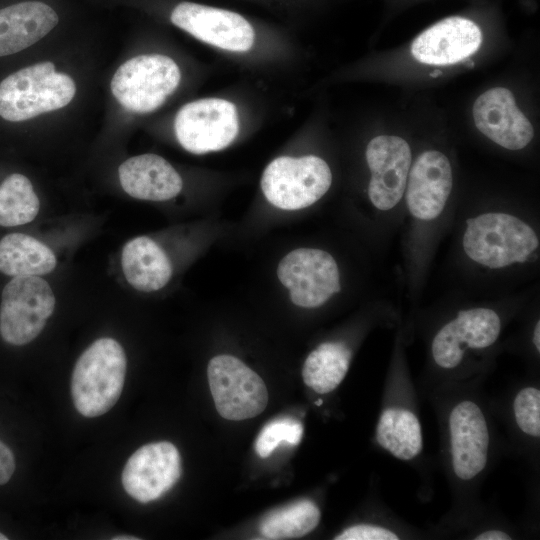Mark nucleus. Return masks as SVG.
I'll use <instances>...</instances> for the list:
<instances>
[{
	"instance_id": "nucleus-1",
	"label": "nucleus",
	"mask_w": 540,
	"mask_h": 540,
	"mask_svg": "<svg viewBox=\"0 0 540 540\" xmlns=\"http://www.w3.org/2000/svg\"><path fill=\"white\" fill-rule=\"evenodd\" d=\"M126 355L118 341L104 337L94 341L78 358L71 379L76 410L85 417L108 412L124 386Z\"/></svg>"
},
{
	"instance_id": "nucleus-2",
	"label": "nucleus",
	"mask_w": 540,
	"mask_h": 540,
	"mask_svg": "<svg viewBox=\"0 0 540 540\" xmlns=\"http://www.w3.org/2000/svg\"><path fill=\"white\" fill-rule=\"evenodd\" d=\"M75 92L73 79L56 72L52 62L36 63L1 81L0 116L11 122L25 121L65 107Z\"/></svg>"
},
{
	"instance_id": "nucleus-3",
	"label": "nucleus",
	"mask_w": 540,
	"mask_h": 540,
	"mask_svg": "<svg viewBox=\"0 0 540 540\" xmlns=\"http://www.w3.org/2000/svg\"><path fill=\"white\" fill-rule=\"evenodd\" d=\"M463 249L474 262L491 269L526 262L538 248L535 231L516 216L490 212L466 222Z\"/></svg>"
},
{
	"instance_id": "nucleus-4",
	"label": "nucleus",
	"mask_w": 540,
	"mask_h": 540,
	"mask_svg": "<svg viewBox=\"0 0 540 540\" xmlns=\"http://www.w3.org/2000/svg\"><path fill=\"white\" fill-rule=\"evenodd\" d=\"M181 79L173 59L160 54L139 55L124 62L111 80V91L127 110L148 113L159 108Z\"/></svg>"
},
{
	"instance_id": "nucleus-5",
	"label": "nucleus",
	"mask_w": 540,
	"mask_h": 540,
	"mask_svg": "<svg viewBox=\"0 0 540 540\" xmlns=\"http://www.w3.org/2000/svg\"><path fill=\"white\" fill-rule=\"evenodd\" d=\"M331 183L328 164L314 155L278 157L268 164L261 178L266 199L283 210H299L314 204Z\"/></svg>"
},
{
	"instance_id": "nucleus-6",
	"label": "nucleus",
	"mask_w": 540,
	"mask_h": 540,
	"mask_svg": "<svg viewBox=\"0 0 540 540\" xmlns=\"http://www.w3.org/2000/svg\"><path fill=\"white\" fill-rule=\"evenodd\" d=\"M55 302L49 283L40 276L14 277L1 294V338L14 346L30 343L53 314Z\"/></svg>"
},
{
	"instance_id": "nucleus-7",
	"label": "nucleus",
	"mask_w": 540,
	"mask_h": 540,
	"mask_svg": "<svg viewBox=\"0 0 540 540\" xmlns=\"http://www.w3.org/2000/svg\"><path fill=\"white\" fill-rule=\"evenodd\" d=\"M215 407L223 418L240 421L258 416L268 403L262 378L231 355L213 357L207 368Z\"/></svg>"
},
{
	"instance_id": "nucleus-8",
	"label": "nucleus",
	"mask_w": 540,
	"mask_h": 540,
	"mask_svg": "<svg viewBox=\"0 0 540 540\" xmlns=\"http://www.w3.org/2000/svg\"><path fill=\"white\" fill-rule=\"evenodd\" d=\"M174 129L181 146L191 153L219 151L229 146L238 134V112L225 99L195 100L179 109Z\"/></svg>"
},
{
	"instance_id": "nucleus-9",
	"label": "nucleus",
	"mask_w": 540,
	"mask_h": 540,
	"mask_svg": "<svg viewBox=\"0 0 540 540\" xmlns=\"http://www.w3.org/2000/svg\"><path fill=\"white\" fill-rule=\"evenodd\" d=\"M277 275L299 307H319L341 290L336 261L320 249L299 248L286 254L278 264Z\"/></svg>"
},
{
	"instance_id": "nucleus-10",
	"label": "nucleus",
	"mask_w": 540,
	"mask_h": 540,
	"mask_svg": "<svg viewBox=\"0 0 540 540\" xmlns=\"http://www.w3.org/2000/svg\"><path fill=\"white\" fill-rule=\"evenodd\" d=\"M449 451L454 475L471 481L486 468L490 433L481 407L473 400L456 403L448 416Z\"/></svg>"
},
{
	"instance_id": "nucleus-11",
	"label": "nucleus",
	"mask_w": 540,
	"mask_h": 540,
	"mask_svg": "<svg viewBox=\"0 0 540 540\" xmlns=\"http://www.w3.org/2000/svg\"><path fill=\"white\" fill-rule=\"evenodd\" d=\"M181 457L167 441L146 444L128 459L122 472L126 493L140 503L161 498L181 476Z\"/></svg>"
},
{
	"instance_id": "nucleus-12",
	"label": "nucleus",
	"mask_w": 540,
	"mask_h": 540,
	"mask_svg": "<svg viewBox=\"0 0 540 540\" xmlns=\"http://www.w3.org/2000/svg\"><path fill=\"white\" fill-rule=\"evenodd\" d=\"M501 332L499 315L489 308L460 311L435 335L431 345L437 366L451 370L463 361L466 351L485 349L493 345Z\"/></svg>"
},
{
	"instance_id": "nucleus-13",
	"label": "nucleus",
	"mask_w": 540,
	"mask_h": 540,
	"mask_svg": "<svg viewBox=\"0 0 540 540\" xmlns=\"http://www.w3.org/2000/svg\"><path fill=\"white\" fill-rule=\"evenodd\" d=\"M171 22L195 38L232 52L248 51L255 39L251 24L240 14L192 2L178 4Z\"/></svg>"
},
{
	"instance_id": "nucleus-14",
	"label": "nucleus",
	"mask_w": 540,
	"mask_h": 540,
	"mask_svg": "<svg viewBox=\"0 0 540 540\" xmlns=\"http://www.w3.org/2000/svg\"><path fill=\"white\" fill-rule=\"evenodd\" d=\"M411 159L408 143L398 136L380 135L368 143L366 161L371 171L368 195L377 209L390 210L401 200Z\"/></svg>"
},
{
	"instance_id": "nucleus-15",
	"label": "nucleus",
	"mask_w": 540,
	"mask_h": 540,
	"mask_svg": "<svg viewBox=\"0 0 540 540\" xmlns=\"http://www.w3.org/2000/svg\"><path fill=\"white\" fill-rule=\"evenodd\" d=\"M478 130L490 140L509 150H520L534 136L530 121L517 107L512 92L504 87L482 93L472 108Z\"/></svg>"
},
{
	"instance_id": "nucleus-16",
	"label": "nucleus",
	"mask_w": 540,
	"mask_h": 540,
	"mask_svg": "<svg viewBox=\"0 0 540 540\" xmlns=\"http://www.w3.org/2000/svg\"><path fill=\"white\" fill-rule=\"evenodd\" d=\"M482 31L471 19L444 18L425 29L413 41V57L428 65H451L473 55L481 46Z\"/></svg>"
},
{
	"instance_id": "nucleus-17",
	"label": "nucleus",
	"mask_w": 540,
	"mask_h": 540,
	"mask_svg": "<svg viewBox=\"0 0 540 540\" xmlns=\"http://www.w3.org/2000/svg\"><path fill=\"white\" fill-rule=\"evenodd\" d=\"M453 174L447 156L437 150L421 153L409 170L405 197L410 213L433 220L445 208L452 190Z\"/></svg>"
},
{
	"instance_id": "nucleus-18",
	"label": "nucleus",
	"mask_w": 540,
	"mask_h": 540,
	"mask_svg": "<svg viewBox=\"0 0 540 540\" xmlns=\"http://www.w3.org/2000/svg\"><path fill=\"white\" fill-rule=\"evenodd\" d=\"M123 190L133 198L165 201L182 189V179L172 165L156 154H142L124 161L118 168Z\"/></svg>"
},
{
	"instance_id": "nucleus-19",
	"label": "nucleus",
	"mask_w": 540,
	"mask_h": 540,
	"mask_svg": "<svg viewBox=\"0 0 540 540\" xmlns=\"http://www.w3.org/2000/svg\"><path fill=\"white\" fill-rule=\"evenodd\" d=\"M57 13L40 1H24L0 9V57L38 42L57 24Z\"/></svg>"
},
{
	"instance_id": "nucleus-20",
	"label": "nucleus",
	"mask_w": 540,
	"mask_h": 540,
	"mask_svg": "<svg viewBox=\"0 0 540 540\" xmlns=\"http://www.w3.org/2000/svg\"><path fill=\"white\" fill-rule=\"evenodd\" d=\"M121 265L127 282L141 292L163 288L172 275L168 256L154 240L146 236L131 239L124 245Z\"/></svg>"
},
{
	"instance_id": "nucleus-21",
	"label": "nucleus",
	"mask_w": 540,
	"mask_h": 540,
	"mask_svg": "<svg viewBox=\"0 0 540 540\" xmlns=\"http://www.w3.org/2000/svg\"><path fill=\"white\" fill-rule=\"evenodd\" d=\"M56 265L54 252L30 235L14 232L0 240V272L7 276H41Z\"/></svg>"
},
{
	"instance_id": "nucleus-22",
	"label": "nucleus",
	"mask_w": 540,
	"mask_h": 540,
	"mask_svg": "<svg viewBox=\"0 0 540 540\" xmlns=\"http://www.w3.org/2000/svg\"><path fill=\"white\" fill-rule=\"evenodd\" d=\"M376 441L397 459L408 461L423 449L421 423L414 412L402 407L384 409L376 426Z\"/></svg>"
},
{
	"instance_id": "nucleus-23",
	"label": "nucleus",
	"mask_w": 540,
	"mask_h": 540,
	"mask_svg": "<svg viewBox=\"0 0 540 540\" xmlns=\"http://www.w3.org/2000/svg\"><path fill=\"white\" fill-rule=\"evenodd\" d=\"M351 358L350 348L342 342L320 344L304 362V383L319 394L332 392L345 378Z\"/></svg>"
},
{
	"instance_id": "nucleus-24",
	"label": "nucleus",
	"mask_w": 540,
	"mask_h": 540,
	"mask_svg": "<svg viewBox=\"0 0 540 540\" xmlns=\"http://www.w3.org/2000/svg\"><path fill=\"white\" fill-rule=\"evenodd\" d=\"M320 518L317 505L303 499L267 514L260 523V531L266 539L299 538L313 531Z\"/></svg>"
},
{
	"instance_id": "nucleus-25",
	"label": "nucleus",
	"mask_w": 540,
	"mask_h": 540,
	"mask_svg": "<svg viewBox=\"0 0 540 540\" xmlns=\"http://www.w3.org/2000/svg\"><path fill=\"white\" fill-rule=\"evenodd\" d=\"M40 201L31 181L13 173L0 184V226L15 227L35 219Z\"/></svg>"
},
{
	"instance_id": "nucleus-26",
	"label": "nucleus",
	"mask_w": 540,
	"mask_h": 540,
	"mask_svg": "<svg viewBox=\"0 0 540 540\" xmlns=\"http://www.w3.org/2000/svg\"><path fill=\"white\" fill-rule=\"evenodd\" d=\"M302 436L303 426L298 420L290 417L277 418L262 428L255 441V451L261 458H266L282 442L297 445Z\"/></svg>"
},
{
	"instance_id": "nucleus-27",
	"label": "nucleus",
	"mask_w": 540,
	"mask_h": 540,
	"mask_svg": "<svg viewBox=\"0 0 540 540\" xmlns=\"http://www.w3.org/2000/svg\"><path fill=\"white\" fill-rule=\"evenodd\" d=\"M513 414L517 427L526 435L540 436V391L534 386L520 389L513 400Z\"/></svg>"
},
{
	"instance_id": "nucleus-28",
	"label": "nucleus",
	"mask_w": 540,
	"mask_h": 540,
	"mask_svg": "<svg viewBox=\"0 0 540 540\" xmlns=\"http://www.w3.org/2000/svg\"><path fill=\"white\" fill-rule=\"evenodd\" d=\"M336 540H397L399 536L387 527L375 524H357L344 529Z\"/></svg>"
},
{
	"instance_id": "nucleus-29",
	"label": "nucleus",
	"mask_w": 540,
	"mask_h": 540,
	"mask_svg": "<svg viewBox=\"0 0 540 540\" xmlns=\"http://www.w3.org/2000/svg\"><path fill=\"white\" fill-rule=\"evenodd\" d=\"M15 468L16 462L13 452L0 440V486L9 482Z\"/></svg>"
},
{
	"instance_id": "nucleus-30",
	"label": "nucleus",
	"mask_w": 540,
	"mask_h": 540,
	"mask_svg": "<svg viewBox=\"0 0 540 540\" xmlns=\"http://www.w3.org/2000/svg\"><path fill=\"white\" fill-rule=\"evenodd\" d=\"M511 538L507 532L499 529L486 530L474 537L475 540H510Z\"/></svg>"
},
{
	"instance_id": "nucleus-31",
	"label": "nucleus",
	"mask_w": 540,
	"mask_h": 540,
	"mask_svg": "<svg viewBox=\"0 0 540 540\" xmlns=\"http://www.w3.org/2000/svg\"><path fill=\"white\" fill-rule=\"evenodd\" d=\"M533 344L536 350L540 351V321H537L533 332Z\"/></svg>"
},
{
	"instance_id": "nucleus-32",
	"label": "nucleus",
	"mask_w": 540,
	"mask_h": 540,
	"mask_svg": "<svg viewBox=\"0 0 540 540\" xmlns=\"http://www.w3.org/2000/svg\"><path fill=\"white\" fill-rule=\"evenodd\" d=\"M112 539L113 540H138L139 538L134 537V536H128V535H120V536H115Z\"/></svg>"
},
{
	"instance_id": "nucleus-33",
	"label": "nucleus",
	"mask_w": 540,
	"mask_h": 540,
	"mask_svg": "<svg viewBox=\"0 0 540 540\" xmlns=\"http://www.w3.org/2000/svg\"><path fill=\"white\" fill-rule=\"evenodd\" d=\"M7 539H8V537L0 532V540H7Z\"/></svg>"
}]
</instances>
